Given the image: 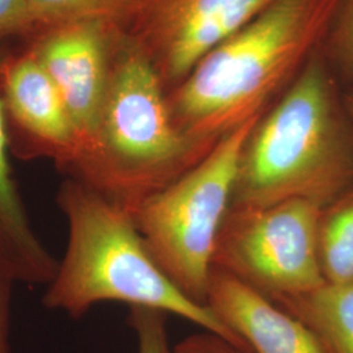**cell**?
<instances>
[{
	"mask_svg": "<svg viewBox=\"0 0 353 353\" xmlns=\"http://www.w3.org/2000/svg\"><path fill=\"white\" fill-rule=\"evenodd\" d=\"M12 150L46 157L68 173L80 154V141L63 97L30 50L13 51L0 75Z\"/></svg>",
	"mask_w": 353,
	"mask_h": 353,
	"instance_id": "9",
	"label": "cell"
},
{
	"mask_svg": "<svg viewBox=\"0 0 353 353\" xmlns=\"http://www.w3.org/2000/svg\"><path fill=\"white\" fill-rule=\"evenodd\" d=\"M278 303L314 334L325 353H353V284L326 283Z\"/></svg>",
	"mask_w": 353,
	"mask_h": 353,
	"instance_id": "12",
	"label": "cell"
},
{
	"mask_svg": "<svg viewBox=\"0 0 353 353\" xmlns=\"http://www.w3.org/2000/svg\"><path fill=\"white\" fill-rule=\"evenodd\" d=\"M276 0H135L123 32L163 83L183 81L221 42Z\"/></svg>",
	"mask_w": 353,
	"mask_h": 353,
	"instance_id": "7",
	"label": "cell"
},
{
	"mask_svg": "<svg viewBox=\"0 0 353 353\" xmlns=\"http://www.w3.org/2000/svg\"><path fill=\"white\" fill-rule=\"evenodd\" d=\"M323 208L309 199H290L263 208L229 210L214 268L276 301L322 287L326 281L318 232Z\"/></svg>",
	"mask_w": 353,
	"mask_h": 353,
	"instance_id": "6",
	"label": "cell"
},
{
	"mask_svg": "<svg viewBox=\"0 0 353 353\" xmlns=\"http://www.w3.org/2000/svg\"><path fill=\"white\" fill-rule=\"evenodd\" d=\"M16 281L11 267L0 252V353H10L11 300Z\"/></svg>",
	"mask_w": 353,
	"mask_h": 353,
	"instance_id": "17",
	"label": "cell"
},
{
	"mask_svg": "<svg viewBox=\"0 0 353 353\" xmlns=\"http://www.w3.org/2000/svg\"><path fill=\"white\" fill-rule=\"evenodd\" d=\"M345 0H276L196 64L168 97L179 131L205 151L254 117L316 49Z\"/></svg>",
	"mask_w": 353,
	"mask_h": 353,
	"instance_id": "1",
	"label": "cell"
},
{
	"mask_svg": "<svg viewBox=\"0 0 353 353\" xmlns=\"http://www.w3.org/2000/svg\"><path fill=\"white\" fill-rule=\"evenodd\" d=\"M38 28L81 19L106 20L121 28L135 0H26Z\"/></svg>",
	"mask_w": 353,
	"mask_h": 353,
	"instance_id": "14",
	"label": "cell"
},
{
	"mask_svg": "<svg viewBox=\"0 0 353 353\" xmlns=\"http://www.w3.org/2000/svg\"><path fill=\"white\" fill-rule=\"evenodd\" d=\"M261 117L221 138L198 164L132 211L156 262L179 290L203 305L241 154Z\"/></svg>",
	"mask_w": 353,
	"mask_h": 353,
	"instance_id": "5",
	"label": "cell"
},
{
	"mask_svg": "<svg viewBox=\"0 0 353 353\" xmlns=\"http://www.w3.org/2000/svg\"><path fill=\"white\" fill-rule=\"evenodd\" d=\"M172 353H250L241 350L225 341L224 338L204 331L203 334H195L178 343Z\"/></svg>",
	"mask_w": 353,
	"mask_h": 353,
	"instance_id": "18",
	"label": "cell"
},
{
	"mask_svg": "<svg viewBox=\"0 0 353 353\" xmlns=\"http://www.w3.org/2000/svg\"><path fill=\"white\" fill-rule=\"evenodd\" d=\"M37 29L26 0H0V41L28 37Z\"/></svg>",
	"mask_w": 353,
	"mask_h": 353,
	"instance_id": "16",
	"label": "cell"
},
{
	"mask_svg": "<svg viewBox=\"0 0 353 353\" xmlns=\"http://www.w3.org/2000/svg\"><path fill=\"white\" fill-rule=\"evenodd\" d=\"M341 10L338 45L344 62L353 74V0H345Z\"/></svg>",
	"mask_w": 353,
	"mask_h": 353,
	"instance_id": "19",
	"label": "cell"
},
{
	"mask_svg": "<svg viewBox=\"0 0 353 353\" xmlns=\"http://www.w3.org/2000/svg\"><path fill=\"white\" fill-rule=\"evenodd\" d=\"M344 108H345L347 114H348V117H350V119H351L353 125V93H350V94H347L344 97Z\"/></svg>",
	"mask_w": 353,
	"mask_h": 353,
	"instance_id": "20",
	"label": "cell"
},
{
	"mask_svg": "<svg viewBox=\"0 0 353 353\" xmlns=\"http://www.w3.org/2000/svg\"><path fill=\"white\" fill-rule=\"evenodd\" d=\"M57 203L67 220L68 242L45 292L48 309L79 318L103 301L148 307L181 316L252 353L208 305L190 299L165 274L131 211L72 176L59 188Z\"/></svg>",
	"mask_w": 353,
	"mask_h": 353,
	"instance_id": "2",
	"label": "cell"
},
{
	"mask_svg": "<svg viewBox=\"0 0 353 353\" xmlns=\"http://www.w3.org/2000/svg\"><path fill=\"white\" fill-rule=\"evenodd\" d=\"M208 152L179 131L161 77L122 29L94 139L68 176L132 212Z\"/></svg>",
	"mask_w": 353,
	"mask_h": 353,
	"instance_id": "4",
	"label": "cell"
},
{
	"mask_svg": "<svg viewBox=\"0 0 353 353\" xmlns=\"http://www.w3.org/2000/svg\"><path fill=\"white\" fill-rule=\"evenodd\" d=\"M128 322L137 334L138 353H172L165 313L148 307H131Z\"/></svg>",
	"mask_w": 353,
	"mask_h": 353,
	"instance_id": "15",
	"label": "cell"
},
{
	"mask_svg": "<svg viewBox=\"0 0 353 353\" xmlns=\"http://www.w3.org/2000/svg\"><path fill=\"white\" fill-rule=\"evenodd\" d=\"M352 122L323 63L312 55L241 154L229 210L290 199L326 207L353 189Z\"/></svg>",
	"mask_w": 353,
	"mask_h": 353,
	"instance_id": "3",
	"label": "cell"
},
{
	"mask_svg": "<svg viewBox=\"0 0 353 353\" xmlns=\"http://www.w3.org/2000/svg\"><path fill=\"white\" fill-rule=\"evenodd\" d=\"M207 305L252 353H325L301 321L221 270H212Z\"/></svg>",
	"mask_w": 353,
	"mask_h": 353,
	"instance_id": "10",
	"label": "cell"
},
{
	"mask_svg": "<svg viewBox=\"0 0 353 353\" xmlns=\"http://www.w3.org/2000/svg\"><path fill=\"white\" fill-rule=\"evenodd\" d=\"M13 50L0 41V75ZM11 139L0 94V252L17 281L30 285L49 284L58 262L38 239L26 212L10 161Z\"/></svg>",
	"mask_w": 353,
	"mask_h": 353,
	"instance_id": "11",
	"label": "cell"
},
{
	"mask_svg": "<svg viewBox=\"0 0 353 353\" xmlns=\"http://www.w3.org/2000/svg\"><path fill=\"white\" fill-rule=\"evenodd\" d=\"M121 32L110 21L81 19L41 26L28 36L26 49L59 89L74 122L80 141L75 165L94 139Z\"/></svg>",
	"mask_w": 353,
	"mask_h": 353,
	"instance_id": "8",
	"label": "cell"
},
{
	"mask_svg": "<svg viewBox=\"0 0 353 353\" xmlns=\"http://www.w3.org/2000/svg\"><path fill=\"white\" fill-rule=\"evenodd\" d=\"M318 252L327 284H353V189L323 208Z\"/></svg>",
	"mask_w": 353,
	"mask_h": 353,
	"instance_id": "13",
	"label": "cell"
}]
</instances>
